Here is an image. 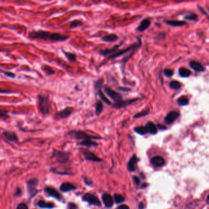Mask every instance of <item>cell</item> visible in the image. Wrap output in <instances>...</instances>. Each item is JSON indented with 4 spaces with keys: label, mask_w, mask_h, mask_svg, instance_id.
Wrapping results in <instances>:
<instances>
[{
    "label": "cell",
    "mask_w": 209,
    "mask_h": 209,
    "mask_svg": "<svg viewBox=\"0 0 209 209\" xmlns=\"http://www.w3.org/2000/svg\"><path fill=\"white\" fill-rule=\"evenodd\" d=\"M28 38L31 39H42L53 42H63L66 41L69 38V36L58 33H52L39 30L30 31L28 34Z\"/></svg>",
    "instance_id": "6da1fadb"
},
{
    "label": "cell",
    "mask_w": 209,
    "mask_h": 209,
    "mask_svg": "<svg viewBox=\"0 0 209 209\" xmlns=\"http://www.w3.org/2000/svg\"><path fill=\"white\" fill-rule=\"evenodd\" d=\"M37 99L39 112L44 115L49 114L51 111V105L50 103L49 97L46 94L40 93L38 94Z\"/></svg>",
    "instance_id": "7a4b0ae2"
},
{
    "label": "cell",
    "mask_w": 209,
    "mask_h": 209,
    "mask_svg": "<svg viewBox=\"0 0 209 209\" xmlns=\"http://www.w3.org/2000/svg\"><path fill=\"white\" fill-rule=\"evenodd\" d=\"M68 135L72 138L77 140L101 139V137H96L90 135L81 130H72L68 133Z\"/></svg>",
    "instance_id": "3957f363"
},
{
    "label": "cell",
    "mask_w": 209,
    "mask_h": 209,
    "mask_svg": "<svg viewBox=\"0 0 209 209\" xmlns=\"http://www.w3.org/2000/svg\"><path fill=\"white\" fill-rule=\"evenodd\" d=\"M102 88L105 93L114 101V103H118L123 100V96L120 93L111 89L110 87L107 86H104Z\"/></svg>",
    "instance_id": "277c9868"
},
{
    "label": "cell",
    "mask_w": 209,
    "mask_h": 209,
    "mask_svg": "<svg viewBox=\"0 0 209 209\" xmlns=\"http://www.w3.org/2000/svg\"><path fill=\"white\" fill-rule=\"evenodd\" d=\"M140 46V42L139 43L137 44H133L131 45V46L127 47L125 49H122V50H119L116 53H115L113 55H111L109 57H107V61H109V60H115L116 58L122 56L123 55L128 53V52L131 51V50H136L137 48H138V47H139Z\"/></svg>",
    "instance_id": "5b68a950"
},
{
    "label": "cell",
    "mask_w": 209,
    "mask_h": 209,
    "mask_svg": "<svg viewBox=\"0 0 209 209\" xmlns=\"http://www.w3.org/2000/svg\"><path fill=\"white\" fill-rule=\"evenodd\" d=\"M53 155L60 163H65L70 159V154L65 151L54 150Z\"/></svg>",
    "instance_id": "8992f818"
},
{
    "label": "cell",
    "mask_w": 209,
    "mask_h": 209,
    "mask_svg": "<svg viewBox=\"0 0 209 209\" xmlns=\"http://www.w3.org/2000/svg\"><path fill=\"white\" fill-rule=\"evenodd\" d=\"M73 111H74V108L72 107L68 106L65 107L64 109L59 112H57L55 115V117L60 120L66 119L71 115Z\"/></svg>",
    "instance_id": "52a82bcc"
},
{
    "label": "cell",
    "mask_w": 209,
    "mask_h": 209,
    "mask_svg": "<svg viewBox=\"0 0 209 209\" xmlns=\"http://www.w3.org/2000/svg\"><path fill=\"white\" fill-rule=\"evenodd\" d=\"M38 184V181L35 179H31L27 182V189L28 194L31 196H34L37 192V187Z\"/></svg>",
    "instance_id": "ba28073f"
},
{
    "label": "cell",
    "mask_w": 209,
    "mask_h": 209,
    "mask_svg": "<svg viewBox=\"0 0 209 209\" xmlns=\"http://www.w3.org/2000/svg\"><path fill=\"white\" fill-rule=\"evenodd\" d=\"M83 201L87 202L90 203V204H92L95 206H101V204L99 201V200L93 195H91L90 193H86L85 194L83 198Z\"/></svg>",
    "instance_id": "9c48e42d"
},
{
    "label": "cell",
    "mask_w": 209,
    "mask_h": 209,
    "mask_svg": "<svg viewBox=\"0 0 209 209\" xmlns=\"http://www.w3.org/2000/svg\"><path fill=\"white\" fill-rule=\"evenodd\" d=\"M121 46H122V44H118V45H115V46H113L112 48H110V49L99 50L98 53L101 56H103V57L108 56L109 57V56L113 55L115 53H116L119 50V49Z\"/></svg>",
    "instance_id": "30bf717a"
},
{
    "label": "cell",
    "mask_w": 209,
    "mask_h": 209,
    "mask_svg": "<svg viewBox=\"0 0 209 209\" xmlns=\"http://www.w3.org/2000/svg\"><path fill=\"white\" fill-rule=\"evenodd\" d=\"M138 100H139L138 98H136V99H128V100H122V101H120V102L118 103H113L112 105V107L114 109H120L122 108H123L136 101H137Z\"/></svg>",
    "instance_id": "8fae6325"
},
{
    "label": "cell",
    "mask_w": 209,
    "mask_h": 209,
    "mask_svg": "<svg viewBox=\"0 0 209 209\" xmlns=\"http://www.w3.org/2000/svg\"><path fill=\"white\" fill-rule=\"evenodd\" d=\"M150 163L156 167H161L165 165L166 161L163 157L161 156H156L151 159Z\"/></svg>",
    "instance_id": "7c38bea8"
},
{
    "label": "cell",
    "mask_w": 209,
    "mask_h": 209,
    "mask_svg": "<svg viewBox=\"0 0 209 209\" xmlns=\"http://www.w3.org/2000/svg\"><path fill=\"white\" fill-rule=\"evenodd\" d=\"M83 154L86 160L94 161V162H101L102 160L98 157L96 155H94L93 153L86 150H82Z\"/></svg>",
    "instance_id": "4fadbf2b"
},
{
    "label": "cell",
    "mask_w": 209,
    "mask_h": 209,
    "mask_svg": "<svg viewBox=\"0 0 209 209\" xmlns=\"http://www.w3.org/2000/svg\"><path fill=\"white\" fill-rule=\"evenodd\" d=\"M179 117V113L176 111L170 112L164 119V122L167 125H171L174 123Z\"/></svg>",
    "instance_id": "5bb4252c"
},
{
    "label": "cell",
    "mask_w": 209,
    "mask_h": 209,
    "mask_svg": "<svg viewBox=\"0 0 209 209\" xmlns=\"http://www.w3.org/2000/svg\"><path fill=\"white\" fill-rule=\"evenodd\" d=\"M119 36L115 33H111L101 37V40L105 42L113 43L119 39Z\"/></svg>",
    "instance_id": "9a60e30c"
},
{
    "label": "cell",
    "mask_w": 209,
    "mask_h": 209,
    "mask_svg": "<svg viewBox=\"0 0 209 209\" xmlns=\"http://www.w3.org/2000/svg\"><path fill=\"white\" fill-rule=\"evenodd\" d=\"M102 201L104 203V206L107 208H111L113 206V204H114L113 198L110 195L107 194V193L104 194L102 196Z\"/></svg>",
    "instance_id": "2e32d148"
},
{
    "label": "cell",
    "mask_w": 209,
    "mask_h": 209,
    "mask_svg": "<svg viewBox=\"0 0 209 209\" xmlns=\"http://www.w3.org/2000/svg\"><path fill=\"white\" fill-rule=\"evenodd\" d=\"M45 191L50 196L55 198L58 200H61L62 196H61L60 194L55 189H54L52 187H47L45 189Z\"/></svg>",
    "instance_id": "e0dca14e"
},
{
    "label": "cell",
    "mask_w": 209,
    "mask_h": 209,
    "mask_svg": "<svg viewBox=\"0 0 209 209\" xmlns=\"http://www.w3.org/2000/svg\"><path fill=\"white\" fill-rule=\"evenodd\" d=\"M3 136L6 139L11 141V142H16L18 140V138L15 133L9 131H4L2 133Z\"/></svg>",
    "instance_id": "ac0fdd59"
},
{
    "label": "cell",
    "mask_w": 209,
    "mask_h": 209,
    "mask_svg": "<svg viewBox=\"0 0 209 209\" xmlns=\"http://www.w3.org/2000/svg\"><path fill=\"white\" fill-rule=\"evenodd\" d=\"M138 161H139V159L136 155H134L131 157V158L130 159L128 164V169L129 170V171L130 172L135 171V165L138 162Z\"/></svg>",
    "instance_id": "d6986e66"
},
{
    "label": "cell",
    "mask_w": 209,
    "mask_h": 209,
    "mask_svg": "<svg viewBox=\"0 0 209 209\" xmlns=\"http://www.w3.org/2000/svg\"><path fill=\"white\" fill-rule=\"evenodd\" d=\"M190 67L195 70L197 71V72H203L205 70V68L199 62H195V61H191L190 62Z\"/></svg>",
    "instance_id": "ffe728a7"
},
{
    "label": "cell",
    "mask_w": 209,
    "mask_h": 209,
    "mask_svg": "<svg viewBox=\"0 0 209 209\" xmlns=\"http://www.w3.org/2000/svg\"><path fill=\"white\" fill-rule=\"evenodd\" d=\"M150 25V21L148 18L143 19L140 23L139 26L138 27L137 30L140 31L142 32L147 30Z\"/></svg>",
    "instance_id": "44dd1931"
},
{
    "label": "cell",
    "mask_w": 209,
    "mask_h": 209,
    "mask_svg": "<svg viewBox=\"0 0 209 209\" xmlns=\"http://www.w3.org/2000/svg\"><path fill=\"white\" fill-rule=\"evenodd\" d=\"M62 52H63V54H64L65 57L67 58V60L70 62L74 63V62H76V60H77V55L75 54L70 52H66L65 50H63V49H62Z\"/></svg>",
    "instance_id": "7402d4cb"
},
{
    "label": "cell",
    "mask_w": 209,
    "mask_h": 209,
    "mask_svg": "<svg viewBox=\"0 0 209 209\" xmlns=\"http://www.w3.org/2000/svg\"><path fill=\"white\" fill-rule=\"evenodd\" d=\"M145 127H146L148 133H150L151 135H156L158 132V129L156 125L152 122H148Z\"/></svg>",
    "instance_id": "603a6c76"
},
{
    "label": "cell",
    "mask_w": 209,
    "mask_h": 209,
    "mask_svg": "<svg viewBox=\"0 0 209 209\" xmlns=\"http://www.w3.org/2000/svg\"><path fill=\"white\" fill-rule=\"evenodd\" d=\"M103 103L102 101H97L94 104L95 113L97 116H99L103 111Z\"/></svg>",
    "instance_id": "cb8c5ba5"
},
{
    "label": "cell",
    "mask_w": 209,
    "mask_h": 209,
    "mask_svg": "<svg viewBox=\"0 0 209 209\" xmlns=\"http://www.w3.org/2000/svg\"><path fill=\"white\" fill-rule=\"evenodd\" d=\"M76 189V187L70 183H64L60 187V190L63 192H68Z\"/></svg>",
    "instance_id": "d4e9b609"
},
{
    "label": "cell",
    "mask_w": 209,
    "mask_h": 209,
    "mask_svg": "<svg viewBox=\"0 0 209 209\" xmlns=\"http://www.w3.org/2000/svg\"><path fill=\"white\" fill-rule=\"evenodd\" d=\"M41 70L43 71V72H44V74H46V75L48 76L52 75L55 73V71L54 70L46 64H43L41 66Z\"/></svg>",
    "instance_id": "484cf974"
},
{
    "label": "cell",
    "mask_w": 209,
    "mask_h": 209,
    "mask_svg": "<svg viewBox=\"0 0 209 209\" xmlns=\"http://www.w3.org/2000/svg\"><path fill=\"white\" fill-rule=\"evenodd\" d=\"M96 92H97L98 96L99 97V98L101 99V101H102L103 102H104V103L106 104L107 105H109V106H112V103L108 99V98H106V96L104 95V94L102 93L101 89L98 90Z\"/></svg>",
    "instance_id": "4316f807"
},
{
    "label": "cell",
    "mask_w": 209,
    "mask_h": 209,
    "mask_svg": "<svg viewBox=\"0 0 209 209\" xmlns=\"http://www.w3.org/2000/svg\"><path fill=\"white\" fill-rule=\"evenodd\" d=\"M80 145L85 146L86 147H97L98 143L91 139H86L82 140L78 143Z\"/></svg>",
    "instance_id": "83f0119b"
},
{
    "label": "cell",
    "mask_w": 209,
    "mask_h": 209,
    "mask_svg": "<svg viewBox=\"0 0 209 209\" xmlns=\"http://www.w3.org/2000/svg\"><path fill=\"white\" fill-rule=\"evenodd\" d=\"M38 205L42 209H52L55 206L52 203H47L44 201H39L38 203Z\"/></svg>",
    "instance_id": "f1b7e54d"
},
{
    "label": "cell",
    "mask_w": 209,
    "mask_h": 209,
    "mask_svg": "<svg viewBox=\"0 0 209 209\" xmlns=\"http://www.w3.org/2000/svg\"><path fill=\"white\" fill-rule=\"evenodd\" d=\"M104 81V78L101 77L94 82V88L96 91L103 87Z\"/></svg>",
    "instance_id": "f546056e"
},
{
    "label": "cell",
    "mask_w": 209,
    "mask_h": 209,
    "mask_svg": "<svg viewBox=\"0 0 209 209\" xmlns=\"http://www.w3.org/2000/svg\"><path fill=\"white\" fill-rule=\"evenodd\" d=\"M166 23L167 25L172 26H181L186 24V22L184 21H178V20H169L167 21Z\"/></svg>",
    "instance_id": "4dcf8cb0"
},
{
    "label": "cell",
    "mask_w": 209,
    "mask_h": 209,
    "mask_svg": "<svg viewBox=\"0 0 209 209\" xmlns=\"http://www.w3.org/2000/svg\"><path fill=\"white\" fill-rule=\"evenodd\" d=\"M135 131L139 134L140 135H145L148 133V131L145 126H141V127H137L135 128L134 129Z\"/></svg>",
    "instance_id": "1f68e13d"
},
{
    "label": "cell",
    "mask_w": 209,
    "mask_h": 209,
    "mask_svg": "<svg viewBox=\"0 0 209 209\" xmlns=\"http://www.w3.org/2000/svg\"><path fill=\"white\" fill-rule=\"evenodd\" d=\"M179 73L180 75L182 77H188L191 75V72L190 70H187V68H182L179 70Z\"/></svg>",
    "instance_id": "d6a6232c"
},
{
    "label": "cell",
    "mask_w": 209,
    "mask_h": 209,
    "mask_svg": "<svg viewBox=\"0 0 209 209\" xmlns=\"http://www.w3.org/2000/svg\"><path fill=\"white\" fill-rule=\"evenodd\" d=\"M188 102H189V99L187 96H182L180 98H179L177 100V103L179 104V105L181 106H186L188 104Z\"/></svg>",
    "instance_id": "836d02e7"
},
{
    "label": "cell",
    "mask_w": 209,
    "mask_h": 209,
    "mask_svg": "<svg viewBox=\"0 0 209 209\" xmlns=\"http://www.w3.org/2000/svg\"><path fill=\"white\" fill-rule=\"evenodd\" d=\"M83 25V23L82 22H81L80 20H75L72 21L70 23V29H74L76 28L78 26H81Z\"/></svg>",
    "instance_id": "e575fe53"
},
{
    "label": "cell",
    "mask_w": 209,
    "mask_h": 209,
    "mask_svg": "<svg viewBox=\"0 0 209 209\" xmlns=\"http://www.w3.org/2000/svg\"><path fill=\"white\" fill-rule=\"evenodd\" d=\"M169 86L173 90H179L181 88L182 85L179 82L174 80V81H172V82H170Z\"/></svg>",
    "instance_id": "d590c367"
},
{
    "label": "cell",
    "mask_w": 209,
    "mask_h": 209,
    "mask_svg": "<svg viewBox=\"0 0 209 209\" xmlns=\"http://www.w3.org/2000/svg\"><path fill=\"white\" fill-rule=\"evenodd\" d=\"M8 111L4 110V109H1L0 111V119L1 120H6L10 118L9 115H8Z\"/></svg>",
    "instance_id": "8d00e7d4"
},
{
    "label": "cell",
    "mask_w": 209,
    "mask_h": 209,
    "mask_svg": "<svg viewBox=\"0 0 209 209\" xmlns=\"http://www.w3.org/2000/svg\"><path fill=\"white\" fill-rule=\"evenodd\" d=\"M114 200L117 204H120L125 201V198L121 195L115 194L114 195Z\"/></svg>",
    "instance_id": "74e56055"
},
{
    "label": "cell",
    "mask_w": 209,
    "mask_h": 209,
    "mask_svg": "<svg viewBox=\"0 0 209 209\" xmlns=\"http://www.w3.org/2000/svg\"><path fill=\"white\" fill-rule=\"evenodd\" d=\"M1 72L5 76H6L7 77L9 78H14L16 77V75L12 72H6V71H4L3 70H1Z\"/></svg>",
    "instance_id": "f35d334b"
},
{
    "label": "cell",
    "mask_w": 209,
    "mask_h": 209,
    "mask_svg": "<svg viewBox=\"0 0 209 209\" xmlns=\"http://www.w3.org/2000/svg\"><path fill=\"white\" fill-rule=\"evenodd\" d=\"M185 18L188 20H196L198 18V16L195 14H191L185 16Z\"/></svg>",
    "instance_id": "ab89813d"
},
{
    "label": "cell",
    "mask_w": 209,
    "mask_h": 209,
    "mask_svg": "<svg viewBox=\"0 0 209 209\" xmlns=\"http://www.w3.org/2000/svg\"><path fill=\"white\" fill-rule=\"evenodd\" d=\"M164 74L166 77H171L174 75V71L173 70H170V69H166L164 70Z\"/></svg>",
    "instance_id": "60d3db41"
},
{
    "label": "cell",
    "mask_w": 209,
    "mask_h": 209,
    "mask_svg": "<svg viewBox=\"0 0 209 209\" xmlns=\"http://www.w3.org/2000/svg\"><path fill=\"white\" fill-rule=\"evenodd\" d=\"M147 114H148V112H140V113H138L136 115H135L134 116V118L135 119H139L140 117H143V116H145V115H146Z\"/></svg>",
    "instance_id": "b9f144b4"
},
{
    "label": "cell",
    "mask_w": 209,
    "mask_h": 209,
    "mask_svg": "<svg viewBox=\"0 0 209 209\" xmlns=\"http://www.w3.org/2000/svg\"><path fill=\"white\" fill-rule=\"evenodd\" d=\"M119 91H123V92H128L131 91V89L128 88H125V87H122V86H119L117 88Z\"/></svg>",
    "instance_id": "7bdbcfd3"
},
{
    "label": "cell",
    "mask_w": 209,
    "mask_h": 209,
    "mask_svg": "<svg viewBox=\"0 0 209 209\" xmlns=\"http://www.w3.org/2000/svg\"><path fill=\"white\" fill-rule=\"evenodd\" d=\"M17 209H28V206L24 203H21L18 204Z\"/></svg>",
    "instance_id": "ee69618b"
},
{
    "label": "cell",
    "mask_w": 209,
    "mask_h": 209,
    "mask_svg": "<svg viewBox=\"0 0 209 209\" xmlns=\"http://www.w3.org/2000/svg\"><path fill=\"white\" fill-rule=\"evenodd\" d=\"M133 180H134L135 183L136 185H139L140 183L139 179L138 177H136V176H134V177H133Z\"/></svg>",
    "instance_id": "f6af8a7d"
},
{
    "label": "cell",
    "mask_w": 209,
    "mask_h": 209,
    "mask_svg": "<svg viewBox=\"0 0 209 209\" xmlns=\"http://www.w3.org/2000/svg\"><path fill=\"white\" fill-rule=\"evenodd\" d=\"M68 209H77V206L74 203H70L68 205Z\"/></svg>",
    "instance_id": "bcb514c9"
},
{
    "label": "cell",
    "mask_w": 209,
    "mask_h": 209,
    "mask_svg": "<svg viewBox=\"0 0 209 209\" xmlns=\"http://www.w3.org/2000/svg\"><path fill=\"white\" fill-rule=\"evenodd\" d=\"M21 192H22L21 189H20V188H17V189L16 190V191H15V193L14 195H15V196H19V195H21Z\"/></svg>",
    "instance_id": "7dc6e473"
},
{
    "label": "cell",
    "mask_w": 209,
    "mask_h": 209,
    "mask_svg": "<svg viewBox=\"0 0 209 209\" xmlns=\"http://www.w3.org/2000/svg\"><path fill=\"white\" fill-rule=\"evenodd\" d=\"M117 209H130V207L127 205H122L119 206Z\"/></svg>",
    "instance_id": "c3c4849f"
},
{
    "label": "cell",
    "mask_w": 209,
    "mask_h": 209,
    "mask_svg": "<svg viewBox=\"0 0 209 209\" xmlns=\"http://www.w3.org/2000/svg\"><path fill=\"white\" fill-rule=\"evenodd\" d=\"M157 127H158L159 129L162 130H166V127L164 125H158Z\"/></svg>",
    "instance_id": "681fc988"
},
{
    "label": "cell",
    "mask_w": 209,
    "mask_h": 209,
    "mask_svg": "<svg viewBox=\"0 0 209 209\" xmlns=\"http://www.w3.org/2000/svg\"><path fill=\"white\" fill-rule=\"evenodd\" d=\"M144 208V206L142 203H140L139 205V209H143Z\"/></svg>",
    "instance_id": "f907efd6"
},
{
    "label": "cell",
    "mask_w": 209,
    "mask_h": 209,
    "mask_svg": "<svg viewBox=\"0 0 209 209\" xmlns=\"http://www.w3.org/2000/svg\"><path fill=\"white\" fill-rule=\"evenodd\" d=\"M206 202H207V203L208 204H209V195L207 196V200H206Z\"/></svg>",
    "instance_id": "816d5d0a"
},
{
    "label": "cell",
    "mask_w": 209,
    "mask_h": 209,
    "mask_svg": "<svg viewBox=\"0 0 209 209\" xmlns=\"http://www.w3.org/2000/svg\"><path fill=\"white\" fill-rule=\"evenodd\" d=\"M145 183H144V185H143L142 186V188H145V187H147V185H145Z\"/></svg>",
    "instance_id": "f5cc1de1"
}]
</instances>
